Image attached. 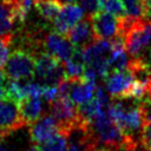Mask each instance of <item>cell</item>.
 Segmentation results:
<instances>
[{"label":"cell","instance_id":"obj_9","mask_svg":"<svg viewBox=\"0 0 151 151\" xmlns=\"http://www.w3.org/2000/svg\"><path fill=\"white\" fill-rule=\"evenodd\" d=\"M26 126L19 111V101L2 96L0 97V130L9 134Z\"/></svg>","mask_w":151,"mask_h":151},{"label":"cell","instance_id":"obj_16","mask_svg":"<svg viewBox=\"0 0 151 151\" xmlns=\"http://www.w3.org/2000/svg\"><path fill=\"white\" fill-rule=\"evenodd\" d=\"M41 97L39 96H28L19 100V111L25 125H32L42 112Z\"/></svg>","mask_w":151,"mask_h":151},{"label":"cell","instance_id":"obj_28","mask_svg":"<svg viewBox=\"0 0 151 151\" xmlns=\"http://www.w3.org/2000/svg\"><path fill=\"white\" fill-rule=\"evenodd\" d=\"M0 151H9V150H8L7 147H5L4 145H1V144H0Z\"/></svg>","mask_w":151,"mask_h":151},{"label":"cell","instance_id":"obj_13","mask_svg":"<svg viewBox=\"0 0 151 151\" xmlns=\"http://www.w3.org/2000/svg\"><path fill=\"white\" fill-rule=\"evenodd\" d=\"M65 37L76 46L84 48L86 45L92 42L96 38L93 34L91 19L88 15L83 17L72 28L68 29V32L65 34Z\"/></svg>","mask_w":151,"mask_h":151},{"label":"cell","instance_id":"obj_6","mask_svg":"<svg viewBox=\"0 0 151 151\" xmlns=\"http://www.w3.org/2000/svg\"><path fill=\"white\" fill-rule=\"evenodd\" d=\"M34 77L41 85H58L66 78L64 64L47 52H39L35 55Z\"/></svg>","mask_w":151,"mask_h":151},{"label":"cell","instance_id":"obj_5","mask_svg":"<svg viewBox=\"0 0 151 151\" xmlns=\"http://www.w3.org/2000/svg\"><path fill=\"white\" fill-rule=\"evenodd\" d=\"M35 55L27 48H17L8 57L4 73L8 80H29L34 78Z\"/></svg>","mask_w":151,"mask_h":151},{"label":"cell","instance_id":"obj_29","mask_svg":"<svg viewBox=\"0 0 151 151\" xmlns=\"http://www.w3.org/2000/svg\"><path fill=\"white\" fill-rule=\"evenodd\" d=\"M150 104H151V99H150Z\"/></svg>","mask_w":151,"mask_h":151},{"label":"cell","instance_id":"obj_17","mask_svg":"<svg viewBox=\"0 0 151 151\" xmlns=\"http://www.w3.org/2000/svg\"><path fill=\"white\" fill-rule=\"evenodd\" d=\"M67 137L65 133L58 131L40 143H33L31 151H67Z\"/></svg>","mask_w":151,"mask_h":151},{"label":"cell","instance_id":"obj_24","mask_svg":"<svg viewBox=\"0 0 151 151\" xmlns=\"http://www.w3.org/2000/svg\"><path fill=\"white\" fill-rule=\"evenodd\" d=\"M80 6L85 15L91 17L93 13L100 9V1L99 0H80Z\"/></svg>","mask_w":151,"mask_h":151},{"label":"cell","instance_id":"obj_19","mask_svg":"<svg viewBox=\"0 0 151 151\" xmlns=\"http://www.w3.org/2000/svg\"><path fill=\"white\" fill-rule=\"evenodd\" d=\"M34 6L39 15L47 22H53L63 4L59 0H34Z\"/></svg>","mask_w":151,"mask_h":151},{"label":"cell","instance_id":"obj_8","mask_svg":"<svg viewBox=\"0 0 151 151\" xmlns=\"http://www.w3.org/2000/svg\"><path fill=\"white\" fill-rule=\"evenodd\" d=\"M91 25L96 39H112L120 32L122 18L116 17L106 11L99 9L91 17Z\"/></svg>","mask_w":151,"mask_h":151},{"label":"cell","instance_id":"obj_11","mask_svg":"<svg viewBox=\"0 0 151 151\" xmlns=\"http://www.w3.org/2000/svg\"><path fill=\"white\" fill-rule=\"evenodd\" d=\"M84 17V11L81 6L77 5L76 2L72 4H64L54 19L53 28L57 33L65 35L70 28H72L81 18Z\"/></svg>","mask_w":151,"mask_h":151},{"label":"cell","instance_id":"obj_15","mask_svg":"<svg viewBox=\"0 0 151 151\" xmlns=\"http://www.w3.org/2000/svg\"><path fill=\"white\" fill-rule=\"evenodd\" d=\"M59 131L58 124L55 119L50 114L46 113L44 116H40L29 129V137L32 143H40L50 137H52L54 133Z\"/></svg>","mask_w":151,"mask_h":151},{"label":"cell","instance_id":"obj_12","mask_svg":"<svg viewBox=\"0 0 151 151\" xmlns=\"http://www.w3.org/2000/svg\"><path fill=\"white\" fill-rule=\"evenodd\" d=\"M68 90L67 98L71 99L76 105L90 100L96 92V81H90L84 78H67Z\"/></svg>","mask_w":151,"mask_h":151},{"label":"cell","instance_id":"obj_14","mask_svg":"<svg viewBox=\"0 0 151 151\" xmlns=\"http://www.w3.org/2000/svg\"><path fill=\"white\" fill-rule=\"evenodd\" d=\"M15 24L18 21L12 0H0V39L12 42Z\"/></svg>","mask_w":151,"mask_h":151},{"label":"cell","instance_id":"obj_1","mask_svg":"<svg viewBox=\"0 0 151 151\" xmlns=\"http://www.w3.org/2000/svg\"><path fill=\"white\" fill-rule=\"evenodd\" d=\"M109 113L130 142L140 144V134L146 119L142 101L131 100V103L126 104L122 99H113L109 105Z\"/></svg>","mask_w":151,"mask_h":151},{"label":"cell","instance_id":"obj_26","mask_svg":"<svg viewBox=\"0 0 151 151\" xmlns=\"http://www.w3.org/2000/svg\"><path fill=\"white\" fill-rule=\"evenodd\" d=\"M7 136H8L7 133H5V132H4L2 130H0V142H1L2 139H5V138H6Z\"/></svg>","mask_w":151,"mask_h":151},{"label":"cell","instance_id":"obj_22","mask_svg":"<svg viewBox=\"0 0 151 151\" xmlns=\"http://www.w3.org/2000/svg\"><path fill=\"white\" fill-rule=\"evenodd\" d=\"M126 17L129 18H143V1L142 0H122Z\"/></svg>","mask_w":151,"mask_h":151},{"label":"cell","instance_id":"obj_10","mask_svg":"<svg viewBox=\"0 0 151 151\" xmlns=\"http://www.w3.org/2000/svg\"><path fill=\"white\" fill-rule=\"evenodd\" d=\"M40 47L44 48V52L57 57L63 63L71 58L76 50V46L65 35L57 32H52L44 37H40Z\"/></svg>","mask_w":151,"mask_h":151},{"label":"cell","instance_id":"obj_23","mask_svg":"<svg viewBox=\"0 0 151 151\" xmlns=\"http://www.w3.org/2000/svg\"><path fill=\"white\" fill-rule=\"evenodd\" d=\"M140 144L151 150V116H147L140 134Z\"/></svg>","mask_w":151,"mask_h":151},{"label":"cell","instance_id":"obj_18","mask_svg":"<svg viewBox=\"0 0 151 151\" xmlns=\"http://www.w3.org/2000/svg\"><path fill=\"white\" fill-rule=\"evenodd\" d=\"M66 78H83L85 63L83 58V48L76 47L74 53L66 61L63 63Z\"/></svg>","mask_w":151,"mask_h":151},{"label":"cell","instance_id":"obj_20","mask_svg":"<svg viewBox=\"0 0 151 151\" xmlns=\"http://www.w3.org/2000/svg\"><path fill=\"white\" fill-rule=\"evenodd\" d=\"M129 57H127V52L126 50H116L111 52V57H110V61H109V67L110 71L113 70H123L126 68L127 63H129Z\"/></svg>","mask_w":151,"mask_h":151},{"label":"cell","instance_id":"obj_2","mask_svg":"<svg viewBox=\"0 0 151 151\" xmlns=\"http://www.w3.org/2000/svg\"><path fill=\"white\" fill-rule=\"evenodd\" d=\"M119 34H122L125 50L131 58L143 57L151 41V20L123 17Z\"/></svg>","mask_w":151,"mask_h":151},{"label":"cell","instance_id":"obj_27","mask_svg":"<svg viewBox=\"0 0 151 151\" xmlns=\"http://www.w3.org/2000/svg\"><path fill=\"white\" fill-rule=\"evenodd\" d=\"M63 5L64 4H72V2H76V0H59Z\"/></svg>","mask_w":151,"mask_h":151},{"label":"cell","instance_id":"obj_25","mask_svg":"<svg viewBox=\"0 0 151 151\" xmlns=\"http://www.w3.org/2000/svg\"><path fill=\"white\" fill-rule=\"evenodd\" d=\"M9 44L8 41L6 40H2L0 39V71L4 70L7 60H8V57H9Z\"/></svg>","mask_w":151,"mask_h":151},{"label":"cell","instance_id":"obj_4","mask_svg":"<svg viewBox=\"0 0 151 151\" xmlns=\"http://www.w3.org/2000/svg\"><path fill=\"white\" fill-rule=\"evenodd\" d=\"M111 42L105 39H94L83 48L85 67L92 70L97 77L105 78L110 72L109 61L111 57Z\"/></svg>","mask_w":151,"mask_h":151},{"label":"cell","instance_id":"obj_21","mask_svg":"<svg viewBox=\"0 0 151 151\" xmlns=\"http://www.w3.org/2000/svg\"><path fill=\"white\" fill-rule=\"evenodd\" d=\"M99 1H100V9L106 11L119 18L126 17V11L122 0H99Z\"/></svg>","mask_w":151,"mask_h":151},{"label":"cell","instance_id":"obj_7","mask_svg":"<svg viewBox=\"0 0 151 151\" xmlns=\"http://www.w3.org/2000/svg\"><path fill=\"white\" fill-rule=\"evenodd\" d=\"M104 80L106 90L112 99H127L134 83V78L127 67L110 71Z\"/></svg>","mask_w":151,"mask_h":151},{"label":"cell","instance_id":"obj_3","mask_svg":"<svg viewBox=\"0 0 151 151\" xmlns=\"http://www.w3.org/2000/svg\"><path fill=\"white\" fill-rule=\"evenodd\" d=\"M50 114L55 119L60 132L70 136L76 130H85L87 127L81 123L76 104L65 97H58L53 101L48 103Z\"/></svg>","mask_w":151,"mask_h":151}]
</instances>
